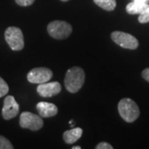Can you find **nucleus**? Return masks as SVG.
<instances>
[{
	"mask_svg": "<svg viewBox=\"0 0 149 149\" xmlns=\"http://www.w3.org/2000/svg\"><path fill=\"white\" fill-rule=\"evenodd\" d=\"M9 91L8 85L6 83V81L0 76V98L5 96Z\"/></svg>",
	"mask_w": 149,
	"mask_h": 149,
	"instance_id": "4468645a",
	"label": "nucleus"
},
{
	"mask_svg": "<svg viewBox=\"0 0 149 149\" xmlns=\"http://www.w3.org/2000/svg\"><path fill=\"white\" fill-rule=\"evenodd\" d=\"M148 7L149 5L147 3L133 1L126 6V11L129 14H141Z\"/></svg>",
	"mask_w": 149,
	"mask_h": 149,
	"instance_id": "f8f14e48",
	"label": "nucleus"
},
{
	"mask_svg": "<svg viewBox=\"0 0 149 149\" xmlns=\"http://www.w3.org/2000/svg\"><path fill=\"white\" fill-rule=\"evenodd\" d=\"M112 40L119 47L130 50H135L139 47V42L137 38L127 32L115 31L111 33Z\"/></svg>",
	"mask_w": 149,
	"mask_h": 149,
	"instance_id": "39448f33",
	"label": "nucleus"
},
{
	"mask_svg": "<svg viewBox=\"0 0 149 149\" xmlns=\"http://www.w3.org/2000/svg\"><path fill=\"white\" fill-rule=\"evenodd\" d=\"M118 110L123 119L127 123L134 122L140 115L138 104L129 98H123L118 102Z\"/></svg>",
	"mask_w": 149,
	"mask_h": 149,
	"instance_id": "f03ea898",
	"label": "nucleus"
},
{
	"mask_svg": "<svg viewBox=\"0 0 149 149\" xmlns=\"http://www.w3.org/2000/svg\"><path fill=\"white\" fill-rule=\"evenodd\" d=\"M133 1H137V2H141V3H147L149 0H133Z\"/></svg>",
	"mask_w": 149,
	"mask_h": 149,
	"instance_id": "aec40b11",
	"label": "nucleus"
},
{
	"mask_svg": "<svg viewBox=\"0 0 149 149\" xmlns=\"http://www.w3.org/2000/svg\"><path fill=\"white\" fill-rule=\"evenodd\" d=\"M142 76H143V78L144 80L149 82V68H146V69L143 70Z\"/></svg>",
	"mask_w": 149,
	"mask_h": 149,
	"instance_id": "6ab92c4d",
	"label": "nucleus"
},
{
	"mask_svg": "<svg viewBox=\"0 0 149 149\" xmlns=\"http://www.w3.org/2000/svg\"><path fill=\"white\" fill-rule=\"evenodd\" d=\"M5 40L13 51H21L24 47V37L19 27H8L5 31Z\"/></svg>",
	"mask_w": 149,
	"mask_h": 149,
	"instance_id": "20e7f679",
	"label": "nucleus"
},
{
	"mask_svg": "<svg viewBox=\"0 0 149 149\" xmlns=\"http://www.w3.org/2000/svg\"><path fill=\"white\" fill-rule=\"evenodd\" d=\"M19 113V104L15 98L12 95H8L4 99L3 106L2 109L3 118L6 120H9L15 118Z\"/></svg>",
	"mask_w": 149,
	"mask_h": 149,
	"instance_id": "6e6552de",
	"label": "nucleus"
},
{
	"mask_svg": "<svg viewBox=\"0 0 149 149\" xmlns=\"http://www.w3.org/2000/svg\"><path fill=\"white\" fill-rule=\"evenodd\" d=\"M17 4L22 7H27V6L32 5L35 2V0H15Z\"/></svg>",
	"mask_w": 149,
	"mask_h": 149,
	"instance_id": "f3484780",
	"label": "nucleus"
},
{
	"mask_svg": "<svg viewBox=\"0 0 149 149\" xmlns=\"http://www.w3.org/2000/svg\"><path fill=\"white\" fill-rule=\"evenodd\" d=\"M53 76V73L47 67H37L31 70L27 75V80L32 84H42L48 82Z\"/></svg>",
	"mask_w": 149,
	"mask_h": 149,
	"instance_id": "0eeeda50",
	"label": "nucleus"
},
{
	"mask_svg": "<svg viewBox=\"0 0 149 149\" xmlns=\"http://www.w3.org/2000/svg\"><path fill=\"white\" fill-rule=\"evenodd\" d=\"M43 119L31 112H23L20 115L19 124L22 128H28L32 131H38L42 128Z\"/></svg>",
	"mask_w": 149,
	"mask_h": 149,
	"instance_id": "423d86ee",
	"label": "nucleus"
},
{
	"mask_svg": "<svg viewBox=\"0 0 149 149\" xmlns=\"http://www.w3.org/2000/svg\"><path fill=\"white\" fill-rule=\"evenodd\" d=\"M61 1H62V2H67V1H69V0H61Z\"/></svg>",
	"mask_w": 149,
	"mask_h": 149,
	"instance_id": "4be33fe9",
	"label": "nucleus"
},
{
	"mask_svg": "<svg viewBox=\"0 0 149 149\" xmlns=\"http://www.w3.org/2000/svg\"><path fill=\"white\" fill-rule=\"evenodd\" d=\"M13 146L10 141L5 137L0 135V149H13Z\"/></svg>",
	"mask_w": 149,
	"mask_h": 149,
	"instance_id": "2eb2a0df",
	"label": "nucleus"
},
{
	"mask_svg": "<svg viewBox=\"0 0 149 149\" xmlns=\"http://www.w3.org/2000/svg\"><path fill=\"white\" fill-rule=\"evenodd\" d=\"M96 5L106 11H113L116 8V0H94Z\"/></svg>",
	"mask_w": 149,
	"mask_h": 149,
	"instance_id": "ddd939ff",
	"label": "nucleus"
},
{
	"mask_svg": "<svg viewBox=\"0 0 149 149\" xmlns=\"http://www.w3.org/2000/svg\"><path fill=\"white\" fill-rule=\"evenodd\" d=\"M85 73L84 70L79 66L70 68L65 76V86L70 93H76L84 85Z\"/></svg>",
	"mask_w": 149,
	"mask_h": 149,
	"instance_id": "f257e3e1",
	"label": "nucleus"
},
{
	"mask_svg": "<svg viewBox=\"0 0 149 149\" xmlns=\"http://www.w3.org/2000/svg\"><path fill=\"white\" fill-rule=\"evenodd\" d=\"M37 109L42 118L53 117L58 113L56 105L48 102H39L37 104Z\"/></svg>",
	"mask_w": 149,
	"mask_h": 149,
	"instance_id": "9d476101",
	"label": "nucleus"
},
{
	"mask_svg": "<svg viewBox=\"0 0 149 149\" xmlns=\"http://www.w3.org/2000/svg\"><path fill=\"white\" fill-rule=\"evenodd\" d=\"M37 93L39 95L44 98H50L58 95L61 91V85L57 81L54 82H46L39 84L37 88Z\"/></svg>",
	"mask_w": 149,
	"mask_h": 149,
	"instance_id": "1a4fd4ad",
	"label": "nucleus"
},
{
	"mask_svg": "<svg viewBox=\"0 0 149 149\" xmlns=\"http://www.w3.org/2000/svg\"><path fill=\"white\" fill-rule=\"evenodd\" d=\"M139 22L140 23H147L149 22V7L146 10L139 14Z\"/></svg>",
	"mask_w": 149,
	"mask_h": 149,
	"instance_id": "dca6fc26",
	"label": "nucleus"
},
{
	"mask_svg": "<svg viewBox=\"0 0 149 149\" xmlns=\"http://www.w3.org/2000/svg\"><path fill=\"white\" fill-rule=\"evenodd\" d=\"M83 130L80 128H74L65 131L63 133V139L67 144H72L77 142L81 138Z\"/></svg>",
	"mask_w": 149,
	"mask_h": 149,
	"instance_id": "9b49d317",
	"label": "nucleus"
},
{
	"mask_svg": "<svg viewBox=\"0 0 149 149\" xmlns=\"http://www.w3.org/2000/svg\"><path fill=\"white\" fill-rule=\"evenodd\" d=\"M80 146H76V147H72V149H80Z\"/></svg>",
	"mask_w": 149,
	"mask_h": 149,
	"instance_id": "412c9836",
	"label": "nucleus"
},
{
	"mask_svg": "<svg viewBox=\"0 0 149 149\" xmlns=\"http://www.w3.org/2000/svg\"><path fill=\"white\" fill-rule=\"evenodd\" d=\"M96 149H113V146L110 145L108 143H105V142H102V143H100L97 146L95 147Z\"/></svg>",
	"mask_w": 149,
	"mask_h": 149,
	"instance_id": "a211bd4d",
	"label": "nucleus"
},
{
	"mask_svg": "<svg viewBox=\"0 0 149 149\" xmlns=\"http://www.w3.org/2000/svg\"><path fill=\"white\" fill-rule=\"evenodd\" d=\"M47 32L52 38L56 40H63L70 35L72 32V27L66 22L56 20L48 24Z\"/></svg>",
	"mask_w": 149,
	"mask_h": 149,
	"instance_id": "7ed1b4c3",
	"label": "nucleus"
}]
</instances>
